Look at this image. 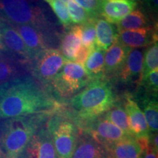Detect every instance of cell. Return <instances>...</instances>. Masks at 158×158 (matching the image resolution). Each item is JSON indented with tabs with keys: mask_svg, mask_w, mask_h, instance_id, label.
Returning <instances> with one entry per match:
<instances>
[{
	"mask_svg": "<svg viewBox=\"0 0 158 158\" xmlns=\"http://www.w3.org/2000/svg\"><path fill=\"white\" fill-rule=\"evenodd\" d=\"M60 103L34 77H17L0 84V120L41 113H51Z\"/></svg>",
	"mask_w": 158,
	"mask_h": 158,
	"instance_id": "obj_1",
	"label": "cell"
},
{
	"mask_svg": "<svg viewBox=\"0 0 158 158\" xmlns=\"http://www.w3.org/2000/svg\"><path fill=\"white\" fill-rule=\"evenodd\" d=\"M116 100L113 89L107 81L104 78L92 80L71 98L70 116L78 126L102 116L117 103Z\"/></svg>",
	"mask_w": 158,
	"mask_h": 158,
	"instance_id": "obj_2",
	"label": "cell"
},
{
	"mask_svg": "<svg viewBox=\"0 0 158 158\" xmlns=\"http://www.w3.org/2000/svg\"><path fill=\"white\" fill-rule=\"evenodd\" d=\"M54 112L1 119L0 149L6 158L19 157L33 136L45 125Z\"/></svg>",
	"mask_w": 158,
	"mask_h": 158,
	"instance_id": "obj_3",
	"label": "cell"
},
{
	"mask_svg": "<svg viewBox=\"0 0 158 158\" xmlns=\"http://www.w3.org/2000/svg\"><path fill=\"white\" fill-rule=\"evenodd\" d=\"M46 126L52 137L59 158H71L74 152L80 129L70 114H51Z\"/></svg>",
	"mask_w": 158,
	"mask_h": 158,
	"instance_id": "obj_4",
	"label": "cell"
},
{
	"mask_svg": "<svg viewBox=\"0 0 158 158\" xmlns=\"http://www.w3.org/2000/svg\"><path fill=\"white\" fill-rule=\"evenodd\" d=\"M0 17L12 25L32 24L51 32L48 21L31 0H0Z\"/></svg>",
	"mask_w": 158,
	"mask_h": 158,
	"instance_id": "obj_5",
	"label": "cell"
},
{
	"mask_svg": "<svg viewBox=\"0 0 158 158\" xmlns=\"http://www.w3.org/2000/svg\"><path fill=\"white\" fill-rule=\"evenodd\" d=\"M90 81L84 67L68 61L51 83L48 90L57 98H68L78 93Z\"/></svg>",
	"mask_w": 158,
	"mask_h": 158,
	"instance_id": "obj_6",
	"label": "cell"
},
{
	"mask_svg": "<svg viewBox=\"0 0 158 158\" xmlns=\"http://www.w3.org/2000/svg\"><path fill=\"white\" fill-rule=\"evenodd\" d=\"M67 62L58 49L48 48L29 63V68L32 76L43 88L45 86L48 89L51 83Z\"/></svg>",
	"mask_w": 158,
	"mask_h": 158,
	"instance_id": "obj_7",
	"label": "cell"
},
{
	"mask_svg": "<svg viewBox=\"0 0 158 158\" xmlns=\"http://www.w3.org/2000/svg\"><path fill=\"white\" fill-rule=\"evenodd\" d=\"M79 129L92 136L95 141L102 144L106 149L110 145L128 137L126 133L115 124L102 116L92 121L85 122L78 126Z\"/></svg>",
	"mask_w": 158,
	"mask_h": 158,
	"instance_id": "obj_8",
	"label": "cell"
},
{
	"mask_svg": "<svg viewBox=\"0 0 158 158\" xmlns=\"http://www.w3.org/2000/svg\"><path fill=\"white\" fill-rule=\"evenodd\" d=\"M18 158H59L46 123L33 136Z\"/></svg>",
	"mask_w": 158,
	"mask_h": 158,
	"instance_id": "obj_9",
	"label": "cell"
},
{
	"mask_svg": "<svg viewBox=\"0 0 158 158\" xmlns=\"http://www.w3.org/2000/svg\"><path fill=\"white\" fill-rule=\"evenodd\" d=\"M0 34L7 53L23 64L31 62L28 49L13 26L0 17Z\"/></svg>",
	"mask_w": 158,
	"mask_h": 158,
	"instance_id": "obj_10",
	"label": "cell"
},
{
	"mask_svg": "<svg viewBox=\"0 0 158 158\" xmlns=\"http://www.w3.org/2000/svg\"><path fill=\"white\" fill-rule=\"evenodd\" d=\"M13 26L19 32L28 49L31 62L43 51L48 49V36L52 35L50 33L32 24Z\"/></svg>",
	"mask_w": 158,
	"mask_h": 158,
	"instance_id": "obj_11",
	"label": "cell"
},
{
	"mask_svg": "<svg viewBox=\"0 0 158 158\" xmlns=\"http://www.w3.org/2000/svg\"><path fill=\"white\" fill-rule=\"evenodd\" d=\"M137 0H100V14L110 23H118L134 10Z\"/></svg>",
	"mask_w": 158,
	"mask_h": 158,
	"instance_id": "obj_12",
	"label": "cell"
},
{
	"mask_svg": "<svg viewBox=\"0 0 158 158\" xmlns=\"http://www.w3.org/2000/svg\"><path fill=\"white\" fill-rule=\"evenodd\" d=\"M143 53L140 49H130L123 66L118 72V77L124 84L141 83L143 70Z\"/></svg>",
	"mask_w": 158,
	"mask_h": 158,
	"instance_id": "obj_13",
	"label": "cell"
},
{
	"mask_svg": "<svg viewBox=\"0 0 158 158\" xmlns=\"http://www.w3.org/2000/svg\"><path fill=\"white\" fill-rule=\"evenodd\" d=\"M124 109L127 113L130 129L133 136L136 138L149 137L150 132L143 111L135 100L130 96L125 98Z\"/></svg>",
	"mask_w": 158,
	"mask_h": 158,
	"instance_id": "obj_14",
	"label": "cell"
},
{
	"mask_svg": "<svg viewBox=\"0 0 158 158\" xmlns=\"http://www.w3.org/2000/svg\"><path fill=\"white\" fill-rule=\"evenodd\" d=\"M71 158H110L107 149L92 136L80 130L74 152Z\"/></svg>",
	"mask_w": 158,
	"mask_h": 158,
	"instance_id": "obj_15",
	"label": "cell"
},
{
	"mask_svg": "<svg viewBox=\"0 0 158 158\" xmlns=\"http://www.w3.org/2000/svg\"><path fill=\"white\" fill-rule=\"evenodd\" d=\"M116 40L129 48H142L157 40V34L150 27L118 31Z\"/></svg>",
	"mask_w": 158,
	"mask_h": 158,
	"instance_id": "obj_16",
	"label": "cell"
},
{
	"mask_svg": "<svg viewBox=\"0 0 158 158\" xmlns=\"http://www.w3.org/2000/svg\"><path fill=\"white\" fill-rule=\"evenodd\" d=\"M131 48L116 40L105 54V76L118 74Z\"/></svg>",
	"mask_w": 158,
	"mask_h": 158,
	"instance_id": "obj_17",
	"label": "cell"
},
{
	"mask_svg": "<svg viewBox=\"0 0 158 158\" xmlns=\"http://www.w3.org/2000/svg\"><path fill=\"white\" fill-rule=\"evenodd\" d=\"M110 158H140L143 147L134 136H128L106 148Z\"/></svg>",
	"mask_w": 158,
	"mask_h": 158,
	"instance_id": "obj_18",
	"label": "cell"
},
{
	"mask_svg": "<svg viewBox=\"0 0 158 158\" xmlns=\"http://www.w3.org/2000/svg\"><path fill=\"white\" fill-rule=\"evenodd\" d=\"M25 65L8 53L0 54V84L23 76L27 70Z\"/></svg>",
	"mask_w": 158,
	"mask_h": 158,
	"instance_id": "obj_19",
	"label": "cell"
},
{
	"mask_svg": "<svg viewBox=\"0 0 158 158\" xmlns=\"http://www.w3.org/2000/svg\"><path fill=\"white\" fill-rule=\"evenodd\" d=\"M81 43V27L74 25L69 28L61 43V53L68 61L73 62Z\"/></svg>",
	"mask_w": 158,
	"mask_h": 158,
	"instance_id": "obj_20",
	"label": "cell"
},
{
	"mask_svg": "<svg viewBox=\"0 0 158 158\" xmlns=\"http://www.w3.org/2000/svg\"><path fill=\"white\" fill-rule=\"evenodd\" d=\"M138 106L143 110V114L149 127L150 133H157L158 104L157 97L150 95L145 92L138 97Z\"/></svg>",
	"mask_w": 158,
	"mask_h": 158,
	"instance_id": "obj_21",
	"label": "cell"
},
{
	"mask_svg": "<svg viewBox=\"0 0 158 158\" xmlns=\"http://www.w3.org/2000/svg\"><path fill=\"white\" fill-rule=\"evenodd\" d=\"M95 46L106 51L117 39L116 27L104 19H95Z\"/></svg>",
	"mask_w": 158,
	"mask_h": 158,
	"instance_id": "obj_22",
	"label": "cell"
},
{
	"mask_svg": "<svg viewBox=\"0 0 158 158\" xmlns=\"http://www.w3.org/2000/svg\"><path fill=\"white\" fill-rule=\"evenodd\" d=\"M105 54L106 51L95 47L85 62L84 70L91 81L104 78Z\"/></svg>",
	"mask_w": 158,
	"mask_h": 158,
	"instance_id": "obj_23",
	"label": "cell"
},
{
	"mask_svg": "<svg viewBox=\"0 0 158 158\" xmlns=\"http://www.w3.org/2000/svg\"><path fill=\"white\" fill-rule=\"evenodd\" d=\"M147 24L148 19L143 11L140 9H136L116 23V29L117 31H120L146 28Z\"/></svg>",
	"mask_w": 158,
	"mask_h": 158,
	"instance_id": "obj_24",
	"label": "cell"
},
{
	"mask_svg": "<svg viewBox=\"0 0 158 158\" xmlns=\"http://www.w3.org/2000/svg\"><path fill=\"white\" fill-rule=\"evenodd\" d=\"M102 116L106 120L115 124L116 127L120 128L124 133L133 136L130 129L127 113L121 105L116 103L113 108L108 110Z\"/></svg>",
	"mask_w": 158,
	"mask_h": 158,
	"instance_id": "obj_25",
	"label": "cell"
},
{
	"mask_svg": "<svg viewBox=\"0 0 158 158\" xmlns=\"http://www.w3.org/2000/svg\"><path fill=\"white\" fill-rule=\"evenodd\" d=\"M141 79L150 72L157 69L158 65V44L157 40L149 45L144 53Z\"/></svg>",
	"mask_w": 158,
	"mask_h": 158,
	"instance_id": "obj_26",
	"label": "cell"
},
{
	"mask_svg": "<svg viewBox=\"0 0 158 158\" xmlns=\"http://www.w3.org/2000/svg\"><path fill=\"white\" fill-rule=\"evenodd\" d=\"M81 27L83 45L90 48H95V19H89L86 22L81 24Z\"/></svg>",
	"mask_w": 158,
	"mask_h": 158,
	"instance_id": "obj_27",
	"label": "cell"
},
{
	"mask_svg": "<svg viewBox=\"0 0 158 158\" xmlns=\"http://www.w3.org/2000/svg\"><path fill=\"white\" fill-rule=\"evenodd\" d=\"M44 1L51 6L52 10L58 18L59 22L64 27H68L72 23L69 16L68 8L62 1L61 0H44Z\"/></svg>",
	"mask_w": 158,
	"mask_h": 158,
	"instance_id": "obj_28",
	"label": "cell"
},
{
	"mask_svg": "<svg viewBox=\"0 0 158 158\" xmlns=\"http://www.w3.org/2000/svg\"><path fill=\"white\" fill-rule=\"evenodd\" d=\"M139 84L143 87V92L145 93L157 97L158 69H155L143 77Z\"/></svg>",
	"mask_w": 158,
	"mask_h": 158,
	"instance_id": "obj_29",
	"label": "cell"
},
{
	"mask_svg": "<svg viewBox=\"0 0 158 158\" xmlns=\"http://www.w3.org/2000/svg\"><path fill=\"white\" fill-rule=\"evenodd\" d=\"M67 8H68L69 16L72 23L83 24L89 19L86 12L73 0H70L68 2Z\"/></svg>",
	"mask_w": 158,
	"mask_h": 158,
	"instance_id": "obj_30",
	"label": "cell"
},
{
	"mask_svg": "<svg viewBox=\"0 0 158 158\" xmlns=\"http://www.w3.org/2000/svg\"><path fill=\"white\" fill-rule=\"evenodd\" d=\"M75 1L86 10L89 19H96L100 15V0H75Z\"/></svg>",
	"mask_w": 158,
	"mask_h": 158,
	"instance_id": "obj_31",
	"label": "cell"
},
{
	"mask_svg": "<svg viewBox=\"0 0 158 158\" xmlns=\"http://www.w3.org/2000/svg\"><path fill=\"white\" fill-rule=\"evenodd\" d=\"M143 147V151L140 158H157V152H156L149 143V136L147 138H137Z\"/></svg>",
	"mask_w": 158,
	"mask_h": 158,
	"instance_id": "obj_32",
	"label": "cell"
},
{
	"mask_svg": "<svg viewBox=\"0 0 158 158\" xmlns=\"http://www.w3.org/2000/svg\"><path fill=\"white\" fill-rule=\"evenodd\" d=\"M93 49L94 48H88V47L85 46L84 45H81L80 48L78 50V52H77L75 62L84 67L85 62L87 60L89 56Z\"/></svg>",
	"mask_w": 158,
	"mask_h": 158,
	"instance_id": "obj_33",
	"label": "cell"
},
{
	"mask_svg": "<svg viewBox=\"0 0 158 158\" xmlns=\"http://www.w3.org/2000/svg\"><path fill=\"white\" fill-rule=\"evenodd\" d=\"M145 2L147 4L149 8L151 10L153 13L157 12V0H145Z\"/></svg>",
	"mask_w": 158,
	"mask_h": 158,
	"instance_id": "obj_34",
	"label": "cell"
},
{
	"mask_svg": "<svg viewBox=\"0 0 158 158\" xmlns=\"http://www.w3.org/2000/svg\"><path fill=\"white\" fill-rule=\"evenodd\" d=\"M5 52H7V51L6 50L5 44H4L3 43L2 37V35L0 34V54H2V53H5Z\"/></svg>",
	"mask_w": 158,
	"mask_h": 158,
	"instance_id": "obj_35",
	"label": "cell"
},
{
	"mask_svg": "<svg viewBox=\"0 0 158 158\" xmlns=\"http://www.w3.org/2000/svg\"><path fill=\"white\" fill-rule=\"evenodd\" d=\"M0 158H6L5 154L3 153V152L2 151L1 149H0Z\"/></svg>",
	"mask_w": 158,
	"mask_h": 158,
	"instance_id": "obj_36",
	"label": "cell"
},
{
	"mask_svg": "<svg viewBox=\"0 0 158 158\" xmlns=\"http://www.w3.org/2000/svg\"><path fill=\"white\" fill-rule=\"evenodd\" d=\"M61 1H62L63 2H68L69 1H70V0H61Z\"/></svg>",
	"mask_w": 158,
	"mask_h": 158,
	"instance_id": "obj_37",
	"label": "cell"
}]
</instances>
